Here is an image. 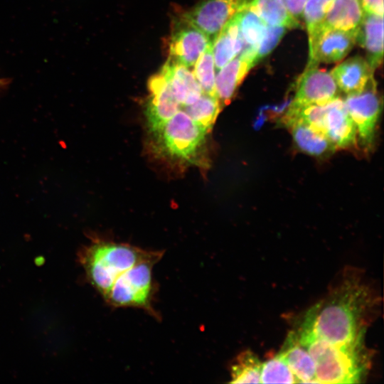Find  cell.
<instances>
[{
  "label": "cell",
  "mask_w": 384,
  "mask_h": 384,
  "mask_svg": "<svg viewBox=\"0 0 384 384\" xmlns=\"http://www.w3.org/2000/svg\"><path fill=\"white\" fill-rule=\"evenodd\" d=\"M378 305L379 299L373 288L361 277L348 273L305 313L302 321L329 343H358L364 342Z\"/></svg>",
  "instance_id": "obj_1"
},
{
  "label": "cell",
  "mask_w": 384,
  "mask_h": 384,
  "mask_svg": "<svg viewBox=\"0 0 384 384\" xmlns=\"http://www.w3.org/2000/svg\"><path fill=\"white\" fill-rule=\"evenodd\" d=\"M343 101L356 125L361 145L366 149L371 148L381 111V100L373 76L362 90L346 95Z\"/></svg>",
  "instance_id": "obj_6"
},
{
  "label": "cell",
  "mask_w": 384,
  "mask_h": 384,
  "mask_svg": "<svg viewBox=\"0 0 384 384\" xmlns=\"http://www.w3.org/2000/svg\"><path fill=\"white\" fill-rule=\"evenodd\" d=\"M357 29H331L315 36L309 41V63H332L344 58L356 43Z\"/></svg>",
  "instance_id": "obj_11"
},
{
  "label": "cell",
  "mask_w": 384,
  "mask_h": 384,
  "mask_svg": "<svg viewBox=\"0 0 384 384\" xmlns=\"http://www.w3.org/2000/svg\"><path fill=\"white\" fill-rule=\"evenodd\" d=\"M373 71L366 59L356 55L336 66L331 74L339 90L348 95L362 90Z\"/></svg>",
  "instance_id": "obj_18"
},
{
  "label": "cell",
  "mask_w": 384,
  "mask_h": 384,
  "mask_svg": "<svg viewBox=\"0 0 384 384\" xmlns=\"http://www.w3.org/2000/svg\"><path fill=\"white\" fill-rule=\"evenodd\" d=\"M255 65L252 58L239 54L218 70L215 91L223 107L230 102L238 87Z\"/></svg>",
  "instance_id": "obj_14"
},
{
  "label": "cell",
  "mask_w": 384,
  "mask_h": 384,
  "mask_svg": "<svg viewBox=\"0 0 384 384\" xmlns=\"http://www.w3.org/2000/svg\"><path fill=\"white\" fill-rule=\"evenodd\" d=\"M208 133L185 111L180 110L151 134L159 154L203 166L206 162L201 155Z\"/></svg>",
  "instance_id": "obj_4"
},
{
  "label": "cell",
  "mask_w": 384,
  "mask_h": 384,
  "mask_svg": "<svg viewBox=\"0 0 384 384\" xmlns=\"http://www.w3.org/2000/svg\"><path fill=\"white\" fill-rule=\"evenodd\" d=\"M363 13L383 16V0H358Z\"/></svg>",
  "instance_id": "obj_30"
},
{
  "label": "cell",
  "mask_w": 384,
  "mask_h": 384,
  "mask_svg": "<svg viewBox=\"0 0 384 384\" xmlns=\"http://www.w3.org/2000/svg\"><path fill=\"white\" fill-rule=\"evenodd\" d=\"M163 255L161 251L137 263L121 274L104 298L105 302L115 308H139L156 315L152 306L156 290L152 272L154 265L161 259Z\"/></svg>",
  "instance_id": "obj_5"
},
{
  "label": "cell",
  "mask_w": 384,
  "mask_h": 384,
  "mask_svg": "<svg viewBox=\"0 0 384 384\" xmlns=\"http://www.w3.org/2000/svg\"><path fill=\"white\" fill-rule=\"evenodd\" d=\"M282 124L290 131L297 148L310 156L326 157L337 149L325 134L302 122L287 121Z\"/></svg>",
  "instance_id": "obj_20"
},
{
  "label": "cell",
  "mask_w": 384,
  "mask_h": 384,
  "mask_svg": "<svg viewBox=\"0 0 384 384\" xmlns=\"http://www.w3.org/2000/svg\"><path fill=\"white\" fill-rule=\"evenodd\" d=\"M323 133L336 148L348 149L355 146L357 131L340 96L327 103L323 122Z\"/></svg>",
  "instance_id": "obj_12"
},
{
  "label": "cell",
  "mask_w": 384,
  "mask_h": 384,
  "mask_svg": "<svg viewBox=\"0 0 384 384\" xmlns=\"http://www.w3.org/2000/svg\"><path fill=\"white\" fill-rule=\"evenodd\" d=\"M278 353L288 365L298 383H317L314 361L299 341L294 330L288 334Z\"/></svg>",
  "instance_id": "obj_15"
},
{
  "label": "cell",
  "mask_w": 384,
  "mask_h": 384,
  "mask_svg": "<svg viewBox=\"0 0 384 384\" xmlns=\"http://www.w3.org/2000/svg\"><path fill=\"white\" fill-rule=\"evenodd\" d=\"M289 14L297 21L302 18L304 7L307 0H279Z\"/></svg>",
  "instance_id": "obj_29"
},
{
  "label": "cell",
  "mask_w": 384,
  "mask_h": 384,
  "mask_svg": "<svg viewBox=\"0 0 384 384\" xmlns=\"http://www.w3.org/2000/svg\"><path fill=\"white\" fill-rule=\"evenodd\" d=\"M147 88L149 96L145 105V118L152 134L181 110V107L161 71L149 78Z\"/></svg>",
  "instance_id": "obj_10"
},
{
  "label": "cell",
  "mask_w": 384,
  "mask_h": 384,
  "mask_svg": "<svg viewBox=\"0 0 384 384\" xmlns=\"http://www.w3.org/2000/svg\"><path fill=\"white\" fill-rule=\"evenodd\" d=\"M252 0H201L183 16L213 41L223 27Z\"/></svg>",
  "instance_id": "obj_8"
},
{
  "label": "cell",
  "mask_w": 384,
  "mask_h": 384,
  "mask_svg": "<svg viewBox=\"0 0 384 384\" xmlns=\"http://www.w3.org/2000/svg\"><path fill=\"white\" fill-rule=\"evenodd\" d=\"M363 14L358 0H334L321 23L309 35V41L327 30L356 28Z\"/></svg>",
  "instance_id": "obj_16"
},
{
  "label": "cell",
  "mask_w": 384,
  "mask_h": 384,
  "mask_svg": "<svg viewBox=\"0 0 384 384\" xmlns=\"http://www.w3.org/2000/svg\"><path fill=\"white\" fill-rule=\"evenodd\" d=\"M160 71L181 109L196 102L204 93L189 68L168 58Z\"/></svg>",
  "instance_id": "obj_13"
},
{
  "label": "cell",
  "mask_w": 384,
  "mask_h": 384,
  "mask_svg": "<svg viewBox=\"0 0 384 384\" xmlns=\"http://www.w3.org/2000/svg\"><path fill=\"white\" fill-rule=\"evenodd\" d=\"M287 29L283 26L267 25L265 36L256 51L255 64L272 52L286 33Z\"/></svg>",
  "instance_id": "obj_28"
},
{
  "label": "cell",
  "mask_w": 384,
  "mask_h": 384,
  "mask_svg": "<svg viewBox=\"0 0 384 384\" xmlns=\"http://www.w3.org/2000/svg\"><path fill=\"white\" fill-rule=\"evenodd\" d=\"M9 83H10V80L9 78H0V89L6 87Z\"/></svg>",
  "instance_id": "obj_31"
},
{
  "label": "cell",
  "mask_w": 384,
  "mask_h": 384,
  "mask_svg": "<svg viewBox=\"0 0 384 384\" xmlns=\"http://www.w3.org/2000/svg\"><path fill=\"white\" fill-rule=\"evenodd\" d=\"M193 75L203 91L210 95H215V70L213 55V43L198 58L194 64Z\"/></svg>",
  "instance_id": "obj_26"
},
{
  "label": "cell",
  "mask_w": 384,
  "mask_h": 384,
  "mask_svg": "<svg viewBox=\"0 0 384 384\" xmlns=\"http://www.w3.org/2000/svg\"><path fill=\"white\" fill-rule=\"evenodd\" d=\"M213 42L182 14L174 21L168 58L190 68Z\"/></svg>",
  "instance_id": "obj_7"
},
{
  "label": "cell",
  "mask_w": 384,
  "mask_h": 384,
  "mask_svg": "<svg viewBox=\"0 0 384 384\" xmlns=\"http://www.w3.org/2000/svg\"><path fill=\"white\" fill-rule=\"evenodd\" d=\"M238 14L240 29L245 43L244 48H252L257 51L265 36L267 24L247 8L239 11Z\"/></svg>",
  "instance_id": "obj_24"
},
{
  "label": "cell",
  "mask_w": 384,
  "mask_h": 384,
  "mask_svg": "<svg viewBox=\"0 0 384 384\" xmlns=\"http://www.w3.org/2000/svg\"><path fill=\"white\" fill-rule=\"evenodd\" d=\"M308 63L304 72L299 78L290 107L324 104L339 96L338 87L331 73Z\"/></svg>",
  "instance_id": "obj_9"
},
{
  "label": "cell",
  "mask_w": 384,
  "mask_h": 384,
  "mask_svg": "<svg viewBox=\"0 0 384 384\" xmlns=\"http://www.w3.org/2000/svg\"><path fill=\"white\" fill-rule=\"evenodd\" d=\"M294 331L314 361L317 383H359L366 378L371 355L364 342L334 344L318 336L302 321Z\"/></svg>",
  "instance_id": "obj_2"
},
{
  "label": "cell",
  "mask_w": 384,
  "mask_h": 384,
  "mask_svg": "<svg viewBox=\"0 0 384 384\" xmlns=\"http://www.w3.org/2000/svg\"><path fill=\"white\" fill-rule=\"evenodd\" d=\"M222 107L216 96L204 92L196 102L181 110L209 132Z\"/></svg>",
  "instance_id": "obj_23"
},
{
  "label": "cell",
  "mask_w": 384,
  "mask_h": 384,
  "mask_svg": "<svg viewBox=\"0 0 384 384\" xmlns=\"http://www.w3.org/2000/svg\"><path fill=\"white\" fill-rule=\"evenodd\" d=\"M262 363L250 350L240 353L230 366V383H260Z\"/></svg>",
  "instance_id": "obj_22"
},
{
  "label": "cell",
  "mask_w": 384,
  "mask_h": 384,
  "mask_svg": "<svg viewBox=\"0 0 384 384\" xmlns=\"http://www.w3.org/2000/svg\"><path fill=\"white\" fill-rule=\"evenodd\" d=\"M245 46L237 13L220 30L213 42V55L216 70L238 56Z\"/></svg>",
  "instance_id": "obj_19"
},
{
  "label": "cell",
  "mask_w": 384,
  "mask_h": 384,
  "mask_svg": "<svg viewBox=\"0 0 384 384\" xmlns=\"http://www.w3.org/2000/svg\"><path fill=\"white\" fill-rule=\"evenodd\" d=\"M247 8L267 25L287 29L302 28L300 21L289 14L279 0H252Z\"/></svg>",
  "instance_id": "obj_21"
},
{
  "label": "cell",
  "mask_w": 384,
  "mask_h": 384,
  "mask_svg": "<svg viewBox=\"0 0 384 384\" xmlns=\"http://www.w3.org/2000/svg\"><path fill=\"white\" fill-rule=\"evenodd\" d=\"M334 0H307L304 7L302 18L310 35L321 23Z\"/></svg>",
  "instance_id": "obj_27"
},
{
  "label": "cell",
  "mask_w": 384,
  "mask_h": 384,
  "mask_svg": "<svg viewBox=\"0 0 384 384\" xmlns=\"http://www.w3.org/2000/svg\"><path fill=\"white\" fill-rule=\"evenodd\" d=\"M356 43L366 50V60L374 70L383 61V16L364 13L358 26Z\"/></svg>",
  "instance_id": "obj_17"
},
{
  "label": "cell",
  "mask_w": 384,
  "mask_h": 384,
  "mask_svg": "<svg viewBox=\"0 0 384 384\" xmlns=\"http://www.w3.org/2000/svg\"><path fill=\"white\" fill-rule=\"evenodd\" d=\"M160 252L98 238L82 249L79 260L89 282L104 299L121 274Z\"/></svg>",
  "instance_id": "obj_3"
},
{
  "label": "cell",
  "mask_w": 384,
  "mask_h": 384,
  "mask_svg": "<svg viewBox=\"0 0 384 384\" xmlns=\"http://www.w3.org/2000/svg\"><path fill=\"white\" fill-rule=\"evenodd\" d=\"M297 383V378L278 353L262 363L260 383Z\"/></svg>",
  "instance_id": "obj_25"
}]
</instances>
